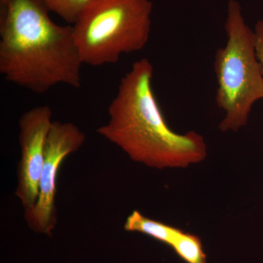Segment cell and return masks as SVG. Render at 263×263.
Here are the masks:
<instances>
[{
    "label": "cell",
    "instance_id": "6da1fadb",
    "mask_svg": "<svg viewBox=\"0 0 263 263\" xmlns=\"http://www.w3.org/2000/svg\"><path fill=\"white\" fill-rule=\"evenodd\" d=\"M43 0H0V72L35 94L82 82L73 27L55 24Z\"/></svg>",
    "mask_w": 263,
    "mask_h": 263
},
{
    "label": "cell",
    "instance_id": "7a4b0ae2",
    "mask_svg": "<svg viewBox=\"0 0 263 263\" xmlns=\"http://www.w3.org/2000/svg\"><path fill=\"white\" fill-rule=\"evenodd\" d=\"M154 67L147 58L135 62L119 82L108 108V122L97 133L132 160L158 170L184 168L207 157L203 136L175 133L167 125L152 88Z\"/></svg>",
    "mask_w": 263,
    "mask_h": 263
},
{
    "label": "cell",
    "instance_id": "3957f363",
    "mask_svg": "<svg viewBox=\"0 0 263 263\" xmlns=\"http://www.w3.org/2000/svg\"><path fill=\"white\" fill-rule=\"evenodd\" d=\"M224 29L228 41L216 51L214 67L216 103L224 113L219 129L227 133L245 127L254 103L263 100V76L254 30L246 24L236 0L228 3Z\"/></svg>",
    "mask_w": 263,
    "mask_h": 263
},
{
    "label": "cell",
    "instance_id": "277c9868",
    "mask_svg": "<svg viewBox=\"0 0 263 263\" xmlns=\"http://www.w3.org/2000/svg\"><path fill=\"white\" fill-rule=\"evenodd\" d=\"M150 0H89L72 25L83 65L116 64L123 54L139 51L149 41Z\"/></svg>",
    "mask_w": 263,
    "mask_h": 263
},
{
    "label": "cell",
    "instance_id": "5b68a950",
    "mask_svg": "<svg viewBox=\"0 0 263 263\" xmlns=\"http://www.w3.org/2000/svg\"><path fill=\"white\" fill-rule=\"evenodd\" d=\"M86 135L72 122H53L46 138L45 157L35 205L25 210L24 219L34 233L51 236L57 223L56 199L59 170L67 156L77 152Z\"/></svg>",
    "mask_w": 263,
    "mask_h": 263
},
{
    "label": "cell",
    "instance_id": "8992f818",
    "mask_svg": "<svg viewBox=\"0 0 263 263\" xmlns=\"http://www.w3.org/2000/svg\"><path fill=\"white\" fill-rule=\"evenodd\" d=\"M53 122L52 110L48 105L34 107L19 119L21 160L15 195L24 210L32 209L37 200L46 138Z\"/></svg>",
    "mask_w": 263,
    "mask_h": 263
},
{
    "label": "cell",
    "instance_id": "52a82bcc",
    "mask_svg": "<svg viewBox=\"0 0 263 263\" xmlns=\"http://www.w3.org/2000/svg\"><path fill=\"white\" fill-rule=\"evenodd\" d=\"M127 232H138L148 235L171 247L182 230L149 219L134 211L126 219L124 226Z\"/></svg>",
    "mask_w": 263,
    "mask_h": 263
},
{
    "label": "cell",
    "instance_id": "ba28073f",
    "mask_svg": "<svg viewBox=\"0 0 263 263\" xmlns=\"http://www.w3.org/2000/svg\"><path fill=\"white\" fill-rule=\"evenodd\" d=\"M171 247L186 262L207 263L201 240L197 235L182 230Z\"/></svg>",
    "mask_w": 263,
    "mask_h": 263
},
{
    "label": "cell",
    "instance_id": "9c48e42d",
    "mask_svg": "<svg viewBox=\"0 0 263 263\" xmlns=\"http://www.w3.org/2000/svg\"><path fill=\"white\" fill-rule=\"evenodd\" d=\"M50 11L67 23H76L89 0H43Z\"/></svg>",
    "mask_w": 263,
    "mask_h": 263
},
{
    "label": "cell",
    "instance_id": "30bf717a",
    "mask_svg": "<svg viewBox=\"0 0 263 263\" xmlns=\"http://www.w3.org/2000/svg\"><path fill=\"white\" fill-rule=\"evenodd\" d=\"M254 32L256 53L262 67L263 76V21H259L256 24Z\"/></svg>",
    "mask_w": 263,
    "mask_h": 263
}]
</instances>
